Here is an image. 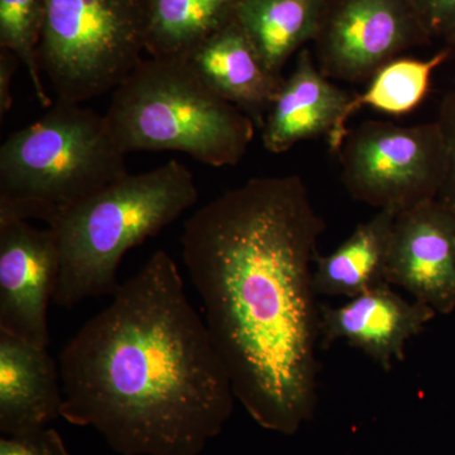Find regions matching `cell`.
<instances>
[{"mask_svg":"<svg viewBox=\"0 0 455 455\" xmlns=\"http://www.w3.org/2000/svg\"><path fill=\"white\" fill-rule=\"evenodd\" d=\"M325 221L300 176L248 180L194 212L182 259L236 400L292 436L316 411L320 307L311 263Z\"/></svg>","mask_w":455,"mask_h":455,"instance_id":"1","label":"cell"},{"mask_svg":"<svg viewBox=\"0 0 455 455\" xmlns=\"http://www.w3.org/2000/svg\"><path fill=\"white\" fill-rule=\"evenodd\" d=\"M60 355L61 418L121 455H200L236 400L169 253L156 251Z\"/></svg>","mask_w":455,"mask_h":455,"instance_id":"2","label":"cell"},{"mask_svg":"<svg viewBox=\"0 0 455 455\" xmlns=\"http://www.w3.org/2000/svg\"><path fill=\"white\" fill-rule=\"evenodd\" d=\"M199 199L193 173L178 161L123 176L62 212L50 228L61 253L53 302L71 309L113 296L123 257L179 220Z\"/></svg>","mask_w":455,"mask_h":455,"instance_id":"3","label":"cell"},{"mask_svg":"<svg viewBox=\"0 0 455 455\" xmlns=\"http://www.w3.org/2000/svg\"><path fill=\"white\" fill-rule=\"evenodd\" d=\"M106 119L125 155L182 152L212 167L241 163L257 128L184 59L157 57L142 60L114 90Z\"/></svg>","mask_w":455,"mask_h":455,"instance_id":"4","label":"cell"},{"mask_svg":"<svg viewBox=\"0 0 455 455\" xmlns=\"http://www.w3.org/2000/svg\"><path fill=\"white\" fill-rule=\"evenodd\" d=\"M47 110L0 147V218L51 226L128 173L106 116L59 99Z\"/></svg>","mask_w":455,"mask_h":455,"instance_id":"5","label":"cell"},{"mask_svg":"<svg viewBox=\"0 0 455 455\" xmlns=\"http://www.w3.org/2000/svg\"><path fill=\"white\" fill-rule=\"evenodd\" d=\"M147 0H44L38 64L59 100L114 92L142 61Z\"/></svg>","mask_w":455,"mask_h":455,"instance_id":"6","label":"cell"},{"mask_svg":"<svg viewBox=\"0 0 455 455\" xmlns=\"http://www.w3.org/2000/svg\"><path fill=\"white\" fill-rule=\"evenodd\" d=\"M338 155L349 196L396 215L438 199L447 179V147L436 121L412 127L363 122Z\"/></svg>","mask_w":455,"mask_h":455,"instance_id":"7","label":"cell"},{"mask_svg":"<svg viewBox=\"0 0 455 455\" xmlns=\"http://www.w3.org/2000/svg\"><path fill=\"white\" fill-rule=\"evenodd\" d=\"M431 40L411 0H331L314 44L326 77L361 83Z\"/></svg>","mask_w":455,"mask_h":455,"instance_id":"8","label":"cell"},{"mask_svg":"<svg viewBox=\"0 0 455 455\" xmlns=\"http://www.w3.org/2000/svg\"><path fill=\"white\" fill-rule=\"evenodd\" d=\"M60 272L61 253L52 228L0 218V331L47 348V314Z\"/></svg>","mask_w":455,"mask_h":455,"instance_id":"9","label":"cell"},{"mask_svg":"<svg viewBox=\"0 0 455 455\" xmlns=\"http://www.w3.org/2000/svg\"><path fill=\"white\" fill-rule=\"evenodd\" d=\"M386 280L449 315L455 310V212L438 199L395 220Z\"/></svg>","mask_w":455,"mask_h":455,"instance_id":"10","label":"cell"},{"mask_svg":"<svg viewBox=\"0 0 455 455\" xmlns=\"http://www.w3.org/2000/svg\"><path fill=\"white\" fill-rule=\"evenodd\" d=\"M319 309L323 349L346 340L386 372L396 362L405 361L407 341L420 334L436 316L435 310L423 302L406 300L387 283L349 299L341 307L322 305Z\"/></svg>","mask_w":455,"mask_h":455,"instance_id":"11","label":"cell"},{"mask_svg":"<svg viewBox=\"0 0 455 455\" xmlns=\"http://www.w3.org/2000/svg\"><path fill=\"white\" fill-rule=\"evenodd\" d=\"M206 85L262 130L283 75L272 73L235 16L181 57Z\"/></svg>","mask_w":455,"mask_h":455,"instance_id":"12","label":"cell"},{"mask_svg":"<svg viewBox=\"0 0 455 455\" xmlns=\"http://www.w3.org/2000/svg\"><path fill=\"white\" fill-rule=\"evenodd\" d=\"M61 372L46 347L0 331V431L3 436L44 429L61 418Z\"/></svg>","mask_w":455,"mask_h":455,"instance_id":"13","label":"cell"},{"mask_svg":"<svg viewBox=\"0 0 455 455\" xmlns=\"http://www.w3.org/2000/svg\"><path fill=\"white\" fill-rule=\"evenodd\" d=\"M350 98L320 71L311 51L304 47L266 116L263 146L278 155L302 140L320 136L326 139Z\"/></svg>","mask_w":455,"mask_h":455,"instance_id":"14","label":"cell"},{"mask_svg":"<svg viewBox=\"0 0 455 455\" xmlns=\"http://www.w3.org/2000/svg\"><path fill=\"white\" fill-rule=\"evenodd\" d=\"M396 217L395 212L379 211L372 220L359 223L334 252L317 256L313 275L316 295L353 299L387 283Z\"/></svg>","mask_w":455,"mask_h":455,"instance_id":"15","label":"cell"},{"mask_svg":"<svg viewBox=\"0 0 455 455\" xmlns=\"http://www.w3.org/2000/svg\"><path fill=\"white\" fill-rule=\"evenodd\" d=\"M331 0H241L236 22L259 50L272 73L281 75L287 60L315 41Z\"/></svg>","mask_w":455,"mask_h":455,"instance_id":"16","label":"cell"},{"mask_svg":"<svg viewBox=\"0 0 455 455\" xmlns=\"http://www.w3.org/2000/svg\"><path fill=\"white\" fill-rule=\"evenodd\" d=\"M451 57L449 47L440 50L429 59L397 57L373 75L363 94L350 98L334 130L326 137L329 149L338 154L348 136L347 122L364 107L390 116L412 112L427 98L436 68Z\"/></svg>","mask_w":455,"mask_h":455,"instance_id":"17","label":"cell"},{"mask_svg":"<svg viewBox=\"0 0 455 455\" xmlns=\"http://www.w3.org/2000/svg\"><path fill=\"white\" fill-rule=\"evenodd\" d=\"M241 0H147L146 51L181 59L235 16Z\"/></svg>","mask_w":455,"mask_h":455,"instance_id":"18","label":"cell"},{"mask_svg":"<svg viewBox=\"0 0 455 455\" xmlns=\"http://www.w3.org/2000/svg\"><path fill=\"white\" fill-rule=\"evenodd\" d=\"M44 0H0V49L12 51L25 65L42 107H52L42 84L38 44L44 27Z\"/></svg>","mask_w":455,"mask_h":455,"instance_id":"19","label":"cell"},{"mask_svg":"<svg viewBox=\"0 0 455 455\" xmlns=\"http://www.w3.org/2000/svg\"><path fill=\"white\" fill-rule=\"evenodd\" d=\"M0 455H70L59 431L52 427L22 435L3 436Z\"/></svg>","mask_w":455,"mask_h":455,"instance_id":"20","label":"cell"},{"mask_svg":"<svg viewBox=\"0 0 455 455\" xmlns=\"http://www.w3.org/2000/svg\"><path fill=\"white\" fill-rule=\"evenodd\" d=\"M438 122L448 155V172L438 200L455 212V90L440 101Z\"/></svg>","mask_w":455,"mask_h":455,"instance_id":"21","label":"cell"},{"mask_svg":"<svg viewBox=\"0 0 455 455\" xmlns=\"http://www.w3.org/2000/svg\"><path fill=\"white\" fill-rule=\"evenodd\" d=\"M431 37H444L455 29V0H411Z\"/></svg>","mask_w":455,"mask_h":455,"instance_id":"22","label":"cell"},{"mask_svg":"<svg viewBox=\"0 0 455 455\" xmlns=\"http://www.w3.org/2000/svg\"><path fill=\"white\" fill-rule=\"evenodd\" d=\"M20 62V60L12 51L0 49V118L2 119L13 104L11 85Z\"/></svg>","mask_w":455,"mask_h":455,"instance_id":"23","label":"cell"},{"mask_svg":"<svg viewBox=\"0 0 455 455\" xmlns=\"http://www.w3.org/2000/svg\"><path fill=\"white\" fill-rule=\"evenodd\" d=\"M445 40L448 42L449 49L451 50V57H454L455 60V29L448 36L447 38H445Z\"/></svg>","mask_w":455,"mask_h":455,"instance_id":"24","label":"cell"}]
</instances>
